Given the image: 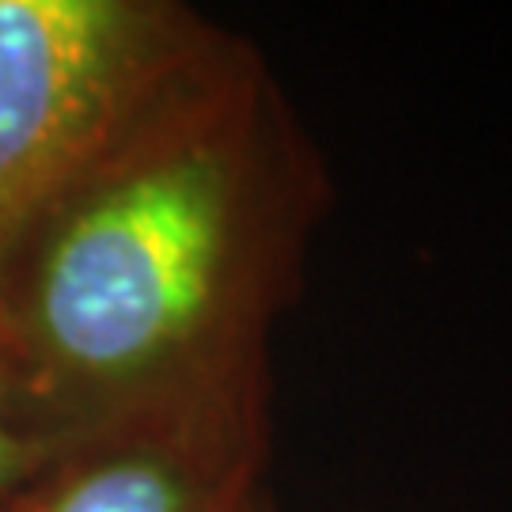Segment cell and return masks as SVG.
Segmentation results:
<instances>
[{"instance_id":"obj_1","label":"cell","mask_w":512,"mask_h":512,"mask_svg":"<svg viewBox=\"0 0 512 512\" xmlns=\"http://www.w3.org/2000/svg\"><path fill=\"white\" fill-rule=\"evenodd\" d=\"M330 179L270 61L220 27L0 266V384L38 448L270 368Z\"/></svg>"},{"instance_id":"obj_2","label":"cell","mask_w":512,"mask_h":512,"mask_svg":"<svg viewBox=\"0 0 512 512\" xmlns=\"http://www.w3.org/2000/svg\"><path fill=\"white\" fill-rule=\"evenodd\" d=\"M217 31L179 0H0V266Z\"/></svg>"},{"instance_id":"obj_3","label":"cell","mask_w":512,"mask_h":512,"mask_svg":"<svg viewBox=\"0 0 512 512\" xmlns=\"http://www.w3.org/2000/svg\"><path fill=\"white\" fill-rule=\"evenodd\" d=\"M274 456V365L57 444L0 512H251Z\"/></svg>"},{"instance_id":"obj_4","label":"cell","mask_w":512,"mask_h":512,"mask_svg":"<svg viewBox=\"0 0 512 512\" xmlns=\"http://www.w3.org/2000/svg\"><path fill=\"white\" fill-rule=\"evenodd\" d=\"M46 456H50V452L38 448L35 440L19 429L16 414H12V403H8V395H4V384H0V497L8 494L12 486H19Z\"/></svg>"},{"instance_id":"obj_5","label":"cell","mask_w":512,"mask_h":512,"mask_svg":"<svg viewBox=\"0 0 512 512\" xmlns=\"http://www.w3.org/2000/svg\"><path fill=\"white\" fill-rule=\"evenodd\" d=\"M251 512H277V505H274V497H270V490L258 497L255 505H251Z\"/></svg>"}]
</instances>
